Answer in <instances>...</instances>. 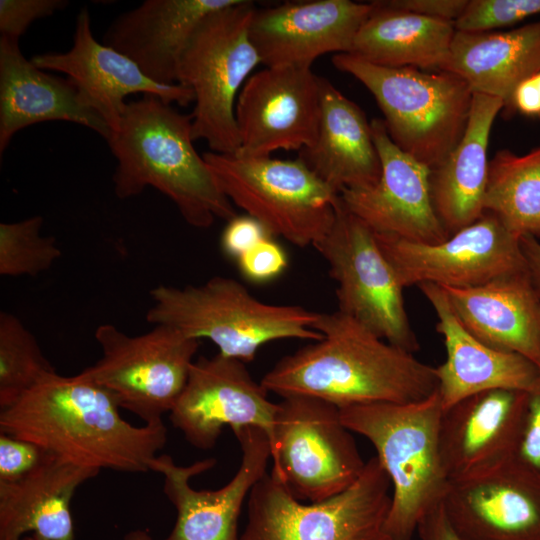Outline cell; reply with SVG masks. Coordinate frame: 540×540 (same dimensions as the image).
<instances>
[{
  "instance_id": "obj_38",
  "label": "cell",
  "mask_w": 540,
  "mask_h": 540,
  "mask_svg": "<svg viewBox=\"0 0 540 540\" xmlns=\"http://www.w3.org/2000/svg\"><path fill=\"white\" fill-rule=\"evenodd\" d=\"M48 454L33 442L0 432V481H13L35 469Z\"/></svg>"
},
{
  "instance_id": "obj_15",
  "label": "cell",
  "mask_w": 540,
  "mask_h": 540,
  "mask_svg": "<svg viewBox=\"0 0 540 540\" xmlns=\"http://www.w3.org/2000/svg\"><path fill=\"white\" fill-rule=\"evenodd\" d=\"M320 117V76L310 65L265 67L243 85L235 105L240 139L235 152L267 157L278 150L309 148Z\"/></svg>"
},
{
  "instance_id": "obj_28",
  "label": "cell",
  "mask_w": 540,
  "mask_h": 540,
  "mask_svg": "<svg viewBox=\"0 0 540 540\" xmlns=\"http://www.w3.org/2000/svg\"><path fill=\"white\" fill-rule=\"evenodd\" d=\"M503 108L501 99L473 93L463 137L447 158L431 170L433 206L449 236L485 213L489 136L493 122Z\"/></svg>"
},
{
  "instance_id": "obj_34",
  "label": "cell",
  "mask_w": 540,
  "mask_h": 540,
  "mask_svg": "<svg viewBox=\"0 0 540 540\" xmlns=\"http://www.w3.org/2000/svg\"><path fill=\"white\" fill-rule=\"evenodd\" d=\"M535 15H540V0H468L454 27L459 32H489Z\"/></svg>"
},
{
  "instance_id": "obj_24",
  "label": "cell",
  "mask_w": 540,
  "mask_h": 540,
  "mask_svg": "<svg viewBox=\"0 0 540 540\" xmlns=\"http://www.w3.org/2000/svg\"><path fill=\"white\" fill-rule=\"evenodd\" d=\"M238 0H146L109 26L104 44L127 56L152 81L177 84L179 60L200 23Z\"/></svg>"
},
{
  "instance_id": "obj_30",
  "label": "cell",
  "mask_w": 540,
  "mask_h": 540,
  "mask_svg": "<svg viewBox=\"0 0 540 540\" xmlns=\"http://www.w3.org/2000/svg\"><path fill=\"white\" fill-rule=\"evenodd\" d=\"M371 4L349 54L379 66L440 70L456 32L453 22Z\"/></svg>"
},
{
  "instance_id": "obj_39",
  "label": "cell",
  "mask_w": 540,
  "mask_h": 540,
  "mask_svg": "<svg viewBox=\"0 0 540 540\" xmlns=\"http://www.w3.org/2000/svg\"><path fill=\"white\" fill-rule=\"evenodd\" d=\"M221 235V248L229 257L237 260L267 237L266 228L249 215H236L227 221Z\"/></svg>"
},
{
  "instance_id": "obj_4",
  "label": "cell",
  "mask_w": 540,
  "mask_h": 540,
  "mask_svg": "<svg viewBox=\"0 0 540 540\" xmlns=\"http://www.w3.org/2000/svg\"><path fill=\"white\" fill-rule=\"evenodd\" d=\"M443 407L438 391L410 403H371L340 409L343 424L368 439L387 473L391 540H411L424 515L440 505L450 481L439 449Z\"/></svg>"
},
{
  "instance_id": "obj_1",
  "label": "cell",
  "mask_w": 540,
  "mask_h": 540,
  "mask_svg": "<svg viewBox=\"0 0 540 540\" xmlns=\"http://www.w3.org/2000/svg\"><path fill=\"white\" fill-rule=\"evenodd\" d=\"M112 395L83 372L45 376L0 411V432L33 442L73 464L145 473L167 442L163 421L134 426Z\"/></svg>"
},
{
  "instance_id": "obj_26",
  "label": "cell",
  "mask_w": 540,
  "mask_h": 540,
  "mask_svg": "<svg viewBox=\"0 0 540 540\" xmlns=\"http://www.w3.org/2000/svg\"><path fill=\"white\" fill-rule=\"evenodd\" d=\"M299 157L338 194L374 186L382 173L371 123L357 104L323 77L316 140L299 151Z\"/></svg>"
},
{
  "instance_id": "obj_16",
  "label": "cell",
  "mask_w": 540,
  "mask_h": 540,
  "mask_svg": "<svg viewBox=\"0 0 540 540\" xmlns=\"http://www.w3.org/2000/svg\"><path fill=\"white\" fill-rule=\"evenodd\" d=\"M277 411L278 403L269 400L243 361L218 353L193 361L169 418L188 443L209 450L227 426L258 427L270 441Z\"/></svg>"
},
{
  "instance_id": "obj_19",
  "label": "cell",
  "mask_w": 540,
  "mask_h": 540,
  "mask_svg": "<svg viewBox=\"0 0 540 540\" xmlns=\"http://www.w3.org/2000/svg\"><path fill=\"white\" fill-rule=\"evenodd\" d=\"M31 61L42 70L67 75L112 133L118 129L127 103L125 98L130 94L153 95L180 106L194 102L193 92L188 87L154 82L127 56L99 43L92 33L90 14L85 7L76 17L72 47L66 52L37 54Z\"/></svg>"
},
{
  "instance_id": "obj_12",
  "label": "cell",
  "mask_w": 540,
  "mask_h": 540,
  "mask_svg": "<svg viewBox=\"0 0 540 540\" xmlns=\"http://www.w3.org/2000/svg\"><path fill=\"white\" fill-rule=\"evenodd\" d=\"M337 283L338 310L385 341L419 348L406 312L403 287L374 232L341 203L328 233L314 245Z\"/></svg>"
},
{
  "instance_id": "obj_23",
  "label": "cell",
  "mask_w": 540,
  "mask_h": 540,
  "mask_svg": "<svg viewBox=\"0 0 540 540\" xmlns=\"http://www.w3.org/2000/svg\"><path fill=\"white\" fill-rule=\"evenodd\" d=\"M87 127L106 141L112 131L69 78L44 72L22 54L19 41L0 37V154L21 129L44 121Z\"/></svg>"
},
{
  "instance_id": "obj_42",
  "label": "cell",
  "mask_w": 540,
  "mask_h": 540,
  "mask_svg": "<svg viewBox=\"0 0 540 540\" xmlns=\"http://www.w3.org/2000/svg\"><path fill=\"white\" fill-rule=\"evenodd\" d=\"M509 109L526 116H540V71L515 88Z\"/></svg>"
},
{
  "instance_id": "obj_44",
  "label": "cell",
  "mask_w": 540,
  "mask_h": 540,
  "mask_svg": "<svg viewBox=\"0 0 540 540\" xmlns=\"http://www.w3.org/2000/svg\"><path fill=\"white\" fill-rule=\"evenodd\" d=\"M123 540H154V538L146 530L135 529L126 533Z\"/></svg>"
},
{
  "instance_id": "obj_11",
  "label": "cell",
  "mask_w": 540,
  "mask_h": 540,
  "mask_svg": "<svg viewBox=\"0 0 540 540\" xmlns=\"http://www.w3.org/2000/svg\"><path fill=\"white\" fill-rule=\"evenodd\" d=\"M95 339L102 356L82 372L145 424L161 422L186 384L200 340L168 325L129 336L112 324L99 325Z\"/></svg>"
},
{
  "instance_id": "obj_32",
  "label": "cell",
  "mask_w": 540,
  "mask_h": 540,
  "mask_svg": "<svg viewBox=\"0 0 540 540\" xmlns=\"http://www.w3.org/2000/svg\"><path fill=\"white\" fill-rule=\"evenodd\" d=\"M55 372L35 336L15 315L0 313V409Z\"/></svg>"
},
{
  "instance_id": "obj_37",
  "label": "cell",
  "mask_w": 540,
  "mask_h": 540,
  "mask_svg": "<svg viewBox=\"0 0 540 540\" xmlns=\"http://www.w3.org/2000/svg\"><path fill=\"white\" fill-rule=\"evenodd\" d=\"M242 275L256 283L271 281L281 275L288 265L284 249L267 237L237 259Z\"/></svg>"
},
{
  "instance_id": "obj_31",
  "label": "cell",
  "mask_w": 540,
  "mask_h": 540,
  "mask_svg": "<svg viewBox=\"0 0 540 540\" xmlns=\"http://www.w3.org/2000/svg\"><path fill=\"white\" fill-rule=\"evenodd\" d=\"M484 210L518 237L540 240V146L524 155L498 151L489 161Z\"/></svg>"
},
{
  "instance_id": "obj_43",
  "label": "cell",
  "mask_w": 540,
  "mask_h": 540,
  "mask_svg": "<svg viewBox=\"0 0 540 540\" xmlns=\"http://www.w3.org/2000/svg\"><path fill=\"white\" fill-rule=\"evenodd\" d=\"M520 245L529 274L540 295V240L532 236H522Z\"/></svg>"
},
{
  "instance_id": "obj_13",
  "label": "cell",
  "mask_w": 540,
  "mask_h": 540,
  "mask_svg": "<svg viewBox=\"0 0 540 540\" xmlns=\"http://www.w3.org/2000/svg\"><path fill=\"white\" fill-rule=\"evenodd\" d=\"M374 234L403 288H469L528 269L520 237L489 212L436 244Z\"/></svg>"
},
{
  "instance_id": "obj_22",
  "label": "cell",
  "mask_w": 540,
  "mask_h": 540,
  "mask_svg": "<svg viewBox=\"0 0 540 540\" xmlns=\"http://www.w3.org/2000/svg\"><path fill=\"white\" fill-rule=\"evenodd\" d=\"M418 287L436 314V330L446 349L445 361L435 367L443 410L488 390L530 392L540 386V369L533 362L490 347L467 330L441 286L423 283Z\"/></svg>"
},
{
  "instance_id": "obj_8",
  "label": "cell",
  "mask_w": 540,
  "mask_h": 540,
  "mask_svg": "<svg viewBox=\"0 0 540 540\" xmlns=\"http://www.w3.org/2000/svg\"><path fill=\"white\" fill-rule=\"evenodd\" d=\"M255 9L252 1L238 0L209 14L179 60L177 83L194 95L193 139L205 140L212 152L231 154L240 146L237 97L261 64L249 36Z\"/></svg>"
},
{
  "instance_id": "obj_25",
  "label": "cell",
  "mask_w": 540,
  "mask_h": 540,
  "mask_svg": "<svg viewBox=\"0 0 540 540\" xmlns=\"http://www.w3.org/2000/svg\"><path fill=\"white\" fill-rule=\"evenodd\" d=\"M442 288L476 338L495 349L522 355L540 369V295L528 269L480 286Z\"/></svg>"
},
{
  "instance_id": "obj_35",
  "label": "cell",
  "mask_w": 540,
  "mask_h": 540,
  "mask_svg": "<svg viewBox=\"0 0 540 540\" xmlns=\"http://www.w3.org/2000/svg\"><path fill=\"white\" fill-rule=\"evenodd\" d=\"M509 462L540 480V386L527 393L518 437Z\"/></svg>"
},
{
  "instance_id": "obj_20",
  "label": "cell",
  "mask_w": 540,
  "mask_h": 540,
  "mask_svg": "<svg viewBox=\"0 0 540 540\" xmlns=\"http://www.w3.org/2000/svg\"><path fill=\"white\" fill-rule=\"evenodd\" d=\"M527 393L513 389L488 390L443 410L439 449L450 482L480 476L509 462Z\"/></svg>"
},
{
  "instance_id": "obj_41",
  "label": "cell",
  "mask_w": 540,
  "mask_h": 540,
  "mask_svg": "<svg viewBox=\"0 0 540 540\" xmlns=\"http://www.w3.org/2000/svg\"><path fill=\"white\" fill-rule=\"evenodd\" d=\"M416 532L420 540H462L450 524L442 503L422 517Z\"/></svg>"
},
{
  "instance_id": "obj_36",
  "label": "cell",
  "mask_w": 540,
  "mask_h": 540,
  "mask_svg": "<svg viewBox=\"0 0 540 540\" xmlns=\"http://www.w3.org/2000/svg\"><path fill=\"white\" fill-rule=\"evenodd\" d=\"M67 4L64 0H1V36L19 41L32 22L52 15Z\"/></svg>"
},
{
  "instance_id": "obj_33",
  "label": "cell",
  "mask_w": 540,
  "mask_h": 540,
  "mask_svg": "<svg viewBox=\"0 0 540 540\" xmlns=\"http://www.w3.org/2000/svg\"><path fill=\"white\" fill-rule=\"evenodd\" d=\"M43 218L0 224V274L36 276L48 270L61 256L54 237L42 236Z\"/></svg>"
},
{
  "instance_id": "obj_5",
  "label": "cell",
  "mask_w": 540,
  "mask_h": 540,
  "mask_svg": "<svg viewBox=\"0 0 540 540\" xmlns=\"http://www.w3.org/2000/svg\"><path fill=\"white\" fill-rule=\"evenodd\" d=\"M146 320L168 325L187 336L213 342L219 353L252 361L266 343L281 339L317 341L319 313L297 305L265 303L239 281L214 276L199 285H160L150 291Z\"/></svg>"
},
{
  "instance_id": "obj_40",
  "label": "cell",
  "mask_w": 540,
  "mask_h": 540,
  "mask_svg": "<svg viewBox=\"0 0 540 540\" xmlns=\"http://www.w3.org/2000/svg\"><path fill=\"white\" fill-rule=\"evenodd\" d=\"M380 2L392 9L454 23L464 11L468 0H388Z\"/></svg>"
},
{
  "instance_id": "obj_10",
  "label": "cell",
  "mask_w": 540,
  "mask_h": 540,
  "mask_svg": "<svg viewBox=\"0 0 540 540\" xmlns=\"http://www.w3.org/2000/svg\"><path fill=\"white\" fill-rule=\"evenodd\" d=\"M269 442L271 476L293 498L306 503L345 491L366 465L340 409L314 397L282 398Z\"/></svg>"
},
{
  "instance_id": "obj_3",
  "label": "cell",
  "mask_w": 540,
  "mask_h": 540,
  "mask_svg": "<svg viewBox=\"0 0 540 540\" xmlns=\"http://www.w3.org/2000/svg\"><path fill=\"white\" fill-rule=\"evenodd\" d=\"M192 116L153 95L126 103L118 129L107 143L117 160L114 192L134 197L150 186L177 207L183 219L199 229L237 214L213 173L194 147Z\"/></svg>"
},
{
  "instance_id": "obj_45",
  "label": "cell",
  "mask_w": 540,
  "mask_h": 540,
  "mask_svg": "<svg viewBox=\"0 0 540 540\" xmlns=\"http://www.w3.org/2000/svg\"><path fill=\"white\" fill-rule=\"evenodd\" d=\"M21 540H44V539L38 537L35 534H31V535L24 536Z\"/></svg>"
},
{
  "instance_id": "obj_29",
  "label": "cell",
  "mask_w": 540,
  "mask_h": 540,
  "mask_svg": "<svg viewBox=\"0 0 540 540\" xmlns=\"http://www.w3.org/2000/svg\"><path fill=\"white\" fill-rule=\"evenodd\" d=\"M439 71L460 77L473 93L501 99L509 109L515 88L540 71V21L504 32L456 31Z\"/></svg>"
},
{
  "instance_id": "obj_17",
  "label": "cell",
  "mask_w": 540,
  "mask_h": 540,
  "mask_svg": "<svg viewBox=\"0 0 540 540\" xmlns=\"http://www.w3.org/2000/svg\"><path fill=\"white\" fill-rule=\"evenodd\" d=\"M370 123L381 177L369 188L343 190L342 205L374 233L426 244L444 241L449 234L433 206L431 169L393 143L382 119Z\"/></svg>"
},
{
  "instance_id": "obj_27",
  "label": "cell",
  "mask_w": 540,
  "mask_h": 540,
  "mask_svg": "<svg viewBox=\"0 0 540 540\" xmlns=\"http://www.w3.org/2000/svg\"><path fill=\"white\" fill-rule=\"evenodd\" d=\"M99 472L48 452L28 474L0 481V540H21L28 532L44 540H76L71 500Z\"/></svg>"
},
{
  "instance_id": "obj_9",
  "label": "cell",
  "mask_w": 540,
  "mask_h": 540,
  "mask_svg": "<svg viewBox=\"0 0 540 540\" xmlns=\"http://www.w3.org/2000/svg\"><path fill=\"white\" fill-rule=\"evenodd\" d=\"M391 497L390 479L376 456L352 486L315 503L293 498L267 473L248 496L241 540H391Z\"/></svg>"
},
{
  "instance_id": "obj_18",
  "label": "cell",
  "mask_w": 540,
  "mask_h": 540,
  "mask_svg": "<svg viewBox=\"0 0 540 540\" xmlns=\"http://www.w3.org/2000/svg\"><path fill=\"white\" fill-rule=\"evenodd\" d=\"M373 10L350 0L286 2L255 9L249 36L265 67L312 65L327 53H350Z\"/></svg>"
},
{
  "instance_id": "obj_2",
  "label": "cell",
  "mask_w": 540,
  "mask_h": 540,
  "mask_svg": "<svg viewBox=\"0 0 540 540\" xmlns=\"http://www.w3.org/2000/svg\"><path fill=\"white\" fill-rule=\"evenodd\" d=\"M314 329L320 340L284 356L264 375L268 392L314 397L342 409L416 402L438 389L435 367L339 310L319 313Z\"/></svg>"
},
{
  "instance_id": "obj_6",
  "label": "cell",
  "mask_w": 540,
  "mask_h": 540,
  "mask_svg": "<svg viewBox=\"0 0 540 540\" xmlns=\"http://www.w3.org/2000/svg\"><path fill=\"white\" fill-rule=\"evenodd\" d=\"M332 63L374 96L393 143L431 170L463 137L473 92L460 77L444 71L379 66L349 53L335 54Z\"/></svg>"
},
{
  "instance_id": "obj_21",
  "label": "cell",
  "mask_w": 540,
  "mask_h": 540,
  "mask_svg": "<svg viewBox=\"0 0 540 540\" xmlns=\"http://www.w3.org/2000/svg\"><path fill=\"white\" fill-rule=\"evenodd\" d=\"M442 505L462 540H540V480L510 462L450 482Z\"/></svg>"
},
{
  "instance_id": "obj_14",
  "label": "cell",
  "mask_w": 540,
  "mask_h": 540,
  "mask_svg": "<svg viewBox=\"0 0 540 540\" xmlns=\"http://www.w3.org/2000/svg\"><path fill=\"white\" fill-rule=\"evenodd\" d=\"M242 456L233 478L216 490H195L190 482L213 468L214 458L179 466L168 454L156 456L150 471L163 476V492L175 507L176 522L165 540H241L238 521L255 484L267 474L271 448L266 432L247 426L233 431Z\"/></svg>"
},
{
  "instance_id": "obj_7",
  "label": "cell",
  "mask_w": 540,
  "mask_h": 540,
  "mask_svg": "<svg viewBox=\"0 0 540 540\" xmlns=\"http://www.w3.org/2000/svg\"><path fill=\"white\" fill-rule=\"evenodd\" d=\"M203 157L230 202L272 237L314 247L332 227L340 196L299 156L281 160L209 151Z\"/></svg>"
}]
</instances>
